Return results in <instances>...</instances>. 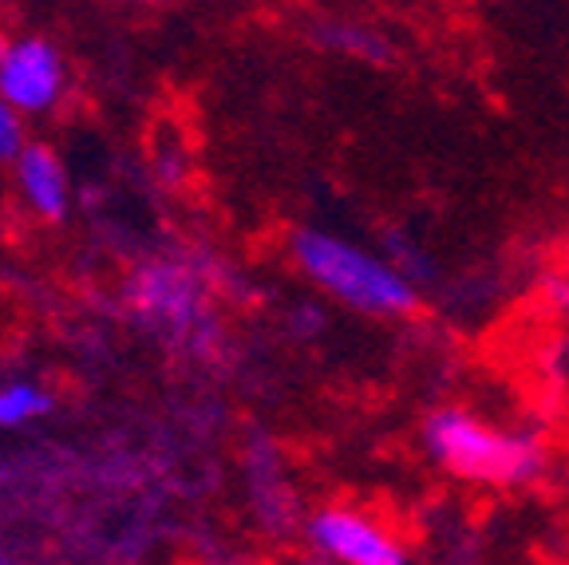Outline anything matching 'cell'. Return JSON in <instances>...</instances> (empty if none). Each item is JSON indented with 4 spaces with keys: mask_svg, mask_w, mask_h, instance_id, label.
<instances>
[{
    "mask_svg": "<svg viewBox=\"0 0 569 565\" xmlns=\"http://www.w3.org/2000/svg\"><path fill=\"white\" fill-rule=\"evenodd\" d=\"M423 450L439 470L479 486H530L550 467V447L533 432H502L467 407H436L423 419Z\"/></svg>",
    "mask_w": 569,
    "mask_h": 565,
    "instance_id": "cell-1",
    "label": "cell"
},
{
    "mask_svg": "<svg viewBox=\"0 0 569 565\" xmlns=\"http://www.w3.org/2000/svg\"><path fill=\"white\" fill-rule=\"evenodd\" d=\"M293 261L320 293L365 317L400 320L419 309V285L408 281L388 257L325 230L293 234Z\"/></svg>",
    "mask_w": 569,
    "mask_h": 565,
    "instance_id": "cell-2",
    "label": "cell"
},
{
    "mask_svg": "<svg viewBox=\"0 0 569 565\" xmlns=\"http://www.w3.org/2000/svg\"><path fill=\"white\" fill-rule=\"evenodd\" d=\"M309 546L340 565H403L408 546L380 518L352 506H325L309 518Z\"/></svg>",
    "mask_w": 569,
    "mask_h": 565,
    "instance_id": "cell-3",
    "label": "cell"
},
{
    "mask_svg": "<svg viewBox=\"0 0 569 565\" xmlns=\"http://www.w3.org/2000/svg\"><path fill=\"white\" fill-rule=\"evenodd\" d=\"M63 88L60 56L44 40H20L9 44L0 60V96L9 99L17 111H44L56 103Z\"/></svg>",
    "mask_w": 569,
    "mask_h": 565,
    "instance_id": "cell-4",
    "label": "cell"
},
{
    "mask_svg": "<svg viewBox=\"0 0 569 565\" xmlns=\"http://www.w3.org/2000/svg\"><path fill=\"white\" fill-rule=\"evenodd\" d=\"M17 175L24 186V198L32 202L36 214L60 218L68 210V178L63 167L48 147H20L17 150Z\"/></svg>",
    "mask_w": 569,
    "mask_h": 565,
    "instance_id": "cell-5",
    "label": "cell"
},
{
    "mask_svg": "<svg viewBox=\"0 0 569 565\" xmlns=\"http://www.w3.org/2000/svg\"><path fill=\"white\" fill-rule=\"evenodd\" d=\"M139 305L154 317H167L170 325H187L194 317V305H198V293H194V281H190L182 269H170V266H159V269H147L139 277Z\"/></svg>",
    "mask_w": 569,
    "mask_h": 565,
    "instance_id": "cell-6",
    "label": "cell"
},
{
    "mask_svg": "<svg viewBox=\"0 0 569 565\" xmlns=\"http://www.w3.org/2000/svg\"><path fill=\"white\" fill-rule=\"evenodd\" d=\"M317 40L332 52H345V56H356V60L365 63H383L396 60V48L388 44V36H380L376 28H365V24H345V20H332V24H320L317 28Z\"/></svg>",
    "mask_w": 569,
    "mask_h": 565,
    "instance_id": "cell-7",
    "label": "cell"
},
{
    "mask_svg": "<svg viewBox=\"0 0 569 565\" xmlns=\"http://www.w3.org/2000/svg\"><path fill=\"white\" fill-rule=\"evenodd\" d=\"M40 412H48V396L36 391L32 384H12V388L0 391V424H24V419H36Z\"/></svg>",
    "mask_w": 569,
    "mask_h": 565,
    "instance_id": "cell-8",
    "label": "cell"
},
{
    "mask_svg": "<svg viewBox=\"0 0 569 565\" xmlns=\"http://www.w3.org/2000/svg\"><path fill=\"white\" fill-rule=\"evenodd\" d=\"M20 150V119L17 107L0 96V159H17Z\"/></svg>",
    "mask_w": 569,
    "mask_h": 565,
    "instance_id": "cell-9",
    "label": "cell"
},
{
    "mask_svg": "<svg viewBox=\"0 0 569 565\" xmlns=\"http://www.w3.org/2000/svg\"><path fill=\"white\" fill-rule=\"evenodd\" d=\"M546 297H550L558 309L569 313V277H550V281H546Z\"/></svg>",
    "mask_w": 569,
    "mask_h": 565,
    "instance_id": "cell-10",
    "label": "cell"
},
{
    "mask_svg": "<svg viewBox=\"0 0 569 565\" xmlns=\"http://www.w3.org/2000/svg\"><path fill=\"white\" fill-rule=\"evenodd\" d=\"M4 52H9V40H4V36H0V60H4Z\"/></svg>",
    "mask_w": 569,
    "mask_h": 565,
    "instance_id": "cell-11",
    "label": "cell"
}]
</instances>
